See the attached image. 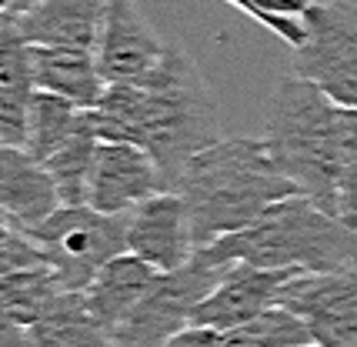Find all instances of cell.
<instances>
[{
    "mask_svg": "<svg viewBox=\"0 0 357 347\" xmlns=\"http://www.w3.org/2000/svg\"><path fill=\"white\" fill-rule=\"evenodd\" d=\"M174 190L190 210L197 251L254 224L267 207L294 197L297 187L280 171L264 137H220L187 160Z\"/></svg>",
    "mask_w": 357,
    "mask_h": 347,
    "instance_id": "cell-1",
    "label": "cell"
},
{
    "mask_svg": "<svg viewBox=\"0 0 357 347\" xmlns=\"http://www.w3.org/2000/svg\"><path fill=\"white\" fill-rule=\"evenodd\" d=\"M264 144L297 194L337 217L344 154V107L297 74L274 87L264 114ZM341 221V217H337Z\"/></svg>",
    "mask_w": 357,
    "mask_h": 347,
    "instance_id": "cell-2",
    "label": "cell"
},
{
    "mask_svg": "<svg viewBox=\"0 0 357 347\" xmlns=\"http://www.w3.org/2000/svg\"><path fill=\"white\" fill-rule=\"evenodd\" d=\"M204 254L218 264H254L294 274H324L357 261V231H351L304 194L267 207L254 224L214 240Z\"/></svg>",
    "mask_w": 357,
    "mask_h": 347,
    "instance_id": "cell-3",
    "label": "cell"
},
{
    "mask_svg": "<svg viewBox=\"0 0 357 347\" xmlns=\"http://www.w3.org/2000/svg\"><path fill=\"white\" fill-rule=\"evenodd\" d=\"M140 87V147L154 157L167 190L194 154L220 141V114L197 61L177 44H167Z\"/></svg>",
    "mask_w": 357,
    "mask_h": 347,
    "instance_id": "cell-4",
    "label": "cell"
},
{
    "mask_svg": "<svg viewBox=\"0 0 357 347\" xmlns=\"http://www.w3.org/2000/svg\"><path fill=\"white\" fill-rule=\"evenodd\" d=\"M57 270L63 291H87L97 270L127 251V214H104L91 204H61L27 231Z\"/></svg>",
    "mask_w": 357,
    "mask_h": 347,
    "instance_id": "cell-5",
    "label": "cell"
},
{
    "mask_svg": "<svg viewBox=\"0 0 357 347\" xmlns=\"http://www.w3.org/2000/svg\"><path fill=\"white\" fill-rule=\"evenodd\" d=\"M227 264L211 261L197 251L184 268L167 270L157 277V284L140 298V304L114 327L110 344L114 347H164L174 334L190 327V314L214 284L224 277Z\"/></svg>",
    "mask_w": 357,
    "mask_h": 347,
    "instance_id": "cell-6",
    "label": "cell"
},
{
    "mask_svg": "<svg viewBox=\"0 0 357 347\" xmlns=\"http://www.w3.org/2000/svg\"><path fill=\"white\" fill-rule=\"evenodd\" d=\"M294 74L311 80L341 107H357V3L324 0L304 14V40L294 47Z\"/></svg>",
    "mask_w": 357,
    "mask_h": 347,
    "instance_id": "cell-7",
    "label": "cell"
},
{
    "mask_svg": "<svg viewBox=\"0 0 357 347\" xmlns=\"http://www.w3.org/2000/svg\"><path fill=\"white\" fill-rule=\"evenodd\" d=\"M278 304L304 317L317 347H357V261L324 274H294Z\"/></svg>",
    "mask_w": 357,
    "mask_h": 347,
    "instance_id": "cell-8",
    "label": "cell"
},
{
    "mask_svg": "<svg viewBox=\"0 0 357 347\" xmlns=\"http://www.w3.org/2000/svg\"><path fill=\"white\" fill-rule=\"evenodd\" d=\"M127 251L160 274L184 268L197 254L190 210L177 190H160L127 214Z\"/></svg>",
    "mask_w": 357,
    "mask_h": 347,
    "instance_id": "cell-9",
    "label": "cell"
},
{
    "mask_svg": "<svg viewBox=\"0 0 357 347\" xmlns=\"http://www.w3.org/2000/svg\"><path fill=\"white\" fill-rule=\"evenodd\" d=\"M93 54L104 84H137L160 63L167 44L157 37L134 0H114Z\"/></svg>",
    "mask_w": 357,
    "mask_h": 347,
    "instance_id": "cell-10",
    "label": "cell"
},
{
    "mask_svg": "<svg viewBox=\"0 0 357 347\" xmlns=\"http://www.w3.org/2000/svg\"><path fill=\"white\" fill-rule=\"evenodd\" d=\"M160 190H167V184L144 147L100 141L91 187H87V204L104 214H130L137 204H144Z\"/></svg>",
    "mask_w": 357,
    "mask_h": 347,
    "instance_id": "cell-11",
    "label": "cell"
},
{
    "mask_svg": "<svg viewBox=\"0 0 357 347\" xmlns=\"http://www.w3.org/2000/svg\"><path fill=\"white\" fill-rule=\"evenodd\" d=\"M294 277V270H271L254 264H227L214 291L194 307L190 324L211 331H231L271 311L280 298V287Z\"/></svg>",
    "mask_w": 357,
    "mask_h": 347,
    "instance_id": "cell-12",
    "label": "cell"
},
{
    "mask_svg": "<svg viewBox=\"0 0 357 347\" xmlns=\"http://www.w3.org/2000/svg\"><path fill=\"white\" fill-rule=\"evenodd\" d=\"M110 3L114 0H44L17 17V31L27 44L93 50Z\"/></svg>",
    "mask_w": 357,
    "mask_h": 347,
    "instance_id": "cell-13",
    "label": "cell"
},
{
    "mask_svg": "<svg viewBox=\"0 0 357 347\" xmlns=\"http://www.w3.org/2000/svg\"><path fill=\"white\" fill-rule=\"evenodd\" d=\"M37 94L31 44L17 31V17L0 20V144L27 147V117Z\"/></svg>",
    "mask_w": 357,
    "mask_h": 347,
    "instance_id": "cell-14",
    "label": "cell"
},
{
    "mask_svg": "<svg viewBox=\"0 0 357 347\" xmlns=\"http://www.w3.org/2000/svg\"><path fill=\"white\" fill-rule=\"evenodd\" d=\"M61 207V194L40 160L24 147L0 144V210H7L24 231Z\"/></svg>",
    "mask_w": 357,
    "mask_h": 347,
    "instance_id": "cell-15",
    "label": "cell"
},
{
    "mask_svg": "<svg viewBox=\"0 0 357 347\" xmlns=\"http://www.w3.org/2000/svg\"><path fill=\"white\" fill-rule=\"evenodd\" d=\"M157 277H160V270L151 268L147 261H140L137 254L124 251L97 270V277L84 291V300H87L91 314L97 317V324L107 334H114V327L157 284Z\"/></svg>",
    "mask_w": 357,
    "mask_h": 347,
    "instance_id": "cell-16",
    "label": "cell"
},
{
    "mask_svg": "<svg viewBox=\"0 0 357 347\" xmlns=\"http://www.w3.org/2000/svg\"><path fill=\"white\" fill-rule=\"evenodd\" d=\"M31 67L37 91L63 97L77 107H93L104 94V77L97 67L93 50L77 47H47V44H31Z\"/></svg>",
    "mask_w": 357,
    "mask_h": 347,
    "instance_id": "cell-17",
    "label": "cell"
},
{
    "mask_svg": "<svg viewBox=\"0 0 357 347\" xmlns=\"http://www.w3.org/2000/svg\"><path fill=\"white\" fill-rule=\"evenodd\" d=\"M33 347H114L110 334L91 314L84 291H63L37 324L27 327Z\"/></svg>",
    "mask_w": 357,
    "mask_h": 347,
    "instance_id": "cell-18",
    "label": "cell"
},
{
    "mask_svg": "<svg viewBox=\"0 0 357 347\" xmlns=\"http://www.w3.org/2000/svg\"><path fill=\"white\" fill-rule=\"evenodd\" d=\"M97 147H100V134H97L91 107H87L77 130L44 160L47 174H50L54 187L61 194V204H87V187H91Z\"/></svg>",
    "mask_w": 357,
    "mask_h": 347,
    "instance_id": "cell-19",
    "label": "cell"
},
{
    "mask_svg": "<svg viewBox=\"0 0 357 347\" xmlns=\"http://www.w3.org/2000/svg\"><path fill=\"white\" fill-rule=\"evenodd\" d=\"M63 294V284L50 264L20 268L0 274V314L31 327L50 311V304Z\"/></svg>",
    "mask_w": 357,
    "mask_h": 347,
    "instance_id": "cell-20",
    "label": "cell"
},
{
    "mask_svg": "<svg viewBox=\"0 0 357 347\" xmlns=\"http://www.w3.org/2000/svg\"><path fill=\"white\" fill-rule=\"evenodd\" d=\"M84 121V107L63 100V97L50 94V91H37L31 100V117H27V154L44 164L57 147H61Z\"/></svg>",
    "mask_w": 357,
    "mask_h": 347,
    "instance_id": "cell-21",
    "label": "cell"
},
{
    "mask_svg": "<svg viewBox=\"0 0 357 347\" xmlns=\"http://www.w3.org/2000/svg\"><path fill=\"white\" fill-rule=\"evenodd\" d=\"M314 344L311 327L294 311L274 304L271 311L257 314L254 321L220 331V347H307Z\"/></svg>",
    "mask_w": 357,
    "mask_h": 347,
    "instance_id": "cell-22",
    "label": "cell"
},
{
    "mask_svg": "<svg viewBox=\"0 0 357 347\" xmlns=\"http://www.w3.org/2000/svg\"><path fill=\"white\" fill-rule=\"evenodd\" d=\"M337 217L357 231V107H344V154L337 180Z\"/></svg>",
    "mask_w": 357,
    "mask_h": 347,
    "instance_id": "cell-23",
    "label": "cell"
},
{
    "mask_svg": "<svg viewBox=\"0 0 357 347\" xmlns=\"http://www.w3.org/2000/svg\"><path fill=\"white\" fill-rule=\"evenodd\" d=\"M164 347H220V331L190 324V327H184L181 334H174Z\"/></svg>",
    "mask_w": 357,
    "mask_h": 347,
    "instance_id": "cell-24",
    "label": "cell"
},
{
    "mask_svg": "<svg viewBox=\"0 0 357 347\" xmlns=\"http://www.w3.org/2000/svg\"><path fill=\"white\" fill-rule=\"evenodd\" d=\"M0 347H33L31 331L24 324H17V321L0 314Z\"/></svg>",
    "mask_w": 357,
    "mask_h": 347,
    "instance_id": "cell-25",
    "label": "cell"
},
{
    "mask_svg": "<svg viewBox=\"0 0 357 347\" xmlns=\"http://www.w3.org/2000/svg\"><path fill=\"white\" fill-rule=\"evenodd\" d=\"M224 3H231L234 10H241V14H248L250 20H257V24L264 27V20H261V10H257V3H254V0H224Z\"/></svg>",
    "mask_w": 357,
    "mask_h": 347,
    "instance_id": "cell-26",
    "label": "cell"
},
{
    "mask_svg": "<svg viewBox=\"0 0 357 347\" xmlns=\"http://www.w3.org/2000/svg\"><path fill=\"white\" fill-rule=\"evenodd\" d=\"M37 3H44V0H10V17H24L27 10H33Z\"/></svg>",
    "mask_w": 357,
    "mask_h": 347,
    "instance_id": "cell-27",
    "label": "cell"
},
{
    "mask_svg": "<svg viewBox=\"0 0 357 347\" xmlns=\"http://www.w3.org/2000/svg\"><path fill=\"white\" fill-rule=\"evenodd\" d=\"M0 14H10V0H0Z\"/></svg>",
    "mask_w": 357,
    "mask_h": 347,
    "instance_id": "cell-28",
    "label": "cell"
},
{
    "mask_svg": "<svg viewBox=\"0 0 357 347\" xmlns=\"http://www.w3.org/2000/svg\"><path fill=\"white\" fill-rule=\"evenodd\" d=\"M307 347H317V344H307Z\"/></svg>",
    "mask_w": 357,
    "mask_h": 347,
    "instance_id": "cell-29",
    "label": "cell"
}]
</instances>
